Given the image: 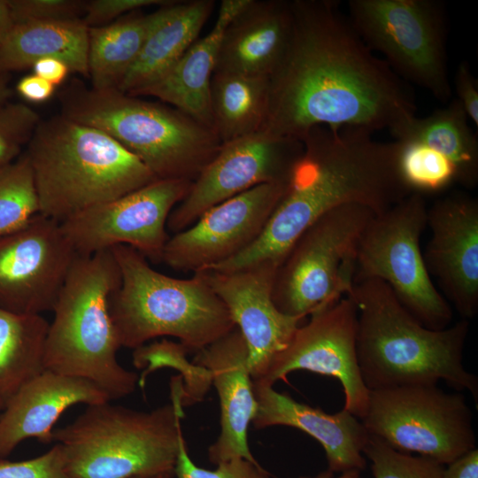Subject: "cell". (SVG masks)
Returning a JSON list of instances; mask_svg holds the SVG:
<instances>
[{
  "mask_svg": "<svg viewBox=\"0 0 478 478\" xmlns=\"http://www.w3.org/2000/svg\"><path fill=\"white\" fill-rule=\"evenodd\" d=\"M285 52L268 77L261 129L301 141L317 126L388 129L415 115L413 95L363 42L335 0H291Z\"/></svg>",
  "mask_w": 478,
  "mask_h": 478,
  "instance_id": "obj_1",
  "label": "cell"
},
{
  "mask_svg": "<svg viewBox=\"0 0 478 478\" xmlns=\"http://www.w3.org/2000/svg\"><path fill=\"white\" fill-rule=\"evenodd\" d=\"M372 135L351 127L311 128L260 236L213 268L231 271L261 261L280 266L297 239L327 212L359 204L378 215L412 194L398 170L397 143L376 141Z\"/></svg>",
  "mask_w": 478,
  "mask_h": 478,
  "instance_id": "obj_2",
  "label": "cell"
},
{
  "mask_svg": "<svg viewBox=\"0 0 478 478\" xmlns=\"http://www.w3.org/2000/svg\"><path fill=\"white\" fill-rule=\"evenodd\" d=\"M358 314L357 356L369 390L443 381L478 403V378L463 364L466 320L433 330L420 324L380 280L354 283L346 296Z\"/></svg>",
  "mask_w": 478,
  "mask_h": 478,
  "instance_id": "obj_3",
  "label": "cell"
},
{
  "mask_svg": "<svg viewBox=\"0 0 478 478\" xmlns=\"http://www.w3.org/2000/svg\"><path fill=\"white\" fill-rule=\"evenodd\" d=\"M25 153L40 214L59 223L158 180L112 137L61 114L41 120Z\"/></svg>",
  "mask_w": 478,
  "mask_h": 478,
  "instance_id": "obj_4",
  "label": "cell"
},
{
  "mask_svg": "<svg viewBox=\"0 0 478 478\" xmlns=\"http://www.w3.org/2000/svg\"><path fill=\"white\" fill-rule=\"evenodd\" d=\"M58 98L61 115L104 132L158 179L193 182L222 144L213 129L176 108L117 89H96L75 78Z\"/></svg>",
  "mask_w": 478,
  "mask_h": 478,
  "instance_id": "obj_5",
  "label": "cell"
},
{
  "mask_svg": "<svg viewBox=\"0 0 478 478\" xmlns=\"http://www.w3.org/2000/svg\"><path fill=\"white\" fill-rule=\"evenodd\" d=\"M120 284L112 250L78 255L52 309L44 351L46 370L90 381L111 400L130 395L138 383L136 373L117 359L109 300Z\"/></svg>",
  "mask_w": 478,
  "mask_h": 478,
  "instance_id": "obj_6",
  "label": "cell"
},
{
  "mask_svg": "<svg viewBox=\"0 0 478 478\" xmlns=\"http://www.w3.org/2000/svg\"><path fill=\"white\" fill-rule=\"evenodd\" d=\"M183 386L175 377L171 402L150 412L108 402L88 405L53 430L70 478H137L173 472L183 436Z\"/></svg>",
  "mask_w": 478,
  "mask_h": 478,
  "instance_id": "obj_7",
  "label": "cell"
},
{
  "mask_svg": "<svg viewBox=\"0 0 478 478\" xmlns=\"http://www.w3.org/2000/svg\"><path fill=\"white\" fill-rule=\"evenodd\" d=\"M120 272L109 311L120 347L137 349L150 339L171 336L198 352L236 326L226 305L197 273L178 279L153 269L127 245L111 249Z\"/></svg>",
  "mask_w": 478,
  "mask_h": 478,
  "instance_id": "obj_8",
  "label": "cell"
},
{
  "mask_svg": "<svg viewBox=\"0 0 478 478\" xmlns=\"http://www.w3.org/2000/svg\"><path fill=\"white\" fill-rule=\"evenodd\" d=\"M374 215L365 206L345 204L312 223L278 267L272 293L276 308L304 319L346 297L354 284L359 240Z\"/></svg>",
  "mask_w": 478,
  "mask_h": 478,
  "instance_id": "obj_9",
  "label": "cell"
},
{
  "mask_svg": "<svg viewBox=\"0 0 478 478\" xmlns=\"http://www.w3.org/2000/svg\"><path fill=\"white\" fill-rule=\"evenodd\" d=\"M428 208L422 195L412 193L372 218L358 243L354 283L384 281L420 324L441 330L451 324L453 312L433 283L420 248Z\"/></svg>",
  "mask_w": 478,
  "mask_h": 478,
  "instance_id": "obj_10",
  "label": "cell"
},
{
  "mask_svg": "<svg viewBox=\"0 0 478 478\" xmlns=\"http://www.w3.org/2000/svg\"><path fill=\"white\" fill-rule=\"evenodd\" d=\"M349 20L402 80L441 102L451 96L444 4L436 0H349Z\"/></svg>",
  "mask_w": 478,
  "mask_h": 478,
  "instance_id": "obj_11",
  "label": "cell"
},
{
  "mask_svg": "<svg viewBox=\"0 0 478 478\" xmlns=\"http://www.w3.org/2000/svg\"><path fill=\"white\" fill-rule=\"evenodd\" d=\"M367 433L402 452L417 453L443 466L476 448L473 414L459 391L436 384L370 390Z\"/></svg>",
  "mask_w": 478,
  "mask_h": 478,
  "instance_id": "obj_12",
  "label": "cell"
},
{
  "mask_svg": "<svg viewBox=\"0 0 478 478\" xmlns=\"http://www.w3.org/2000/svg\"><path fill=\"white\" fill-rule=\"evenodd\" d=\"M192 182L158 179L113 200L90 207L61 222L73 250L89 256L127 245L161 262L169 238L166 223Z\"/></svg>",
  "mask_w": 478,
  "mask_h": 478,
  "instance_id": "obj_13",
  "label": "cell"
},
{
  "mask_svg": "<svg viewBox=\"0 0 478 478\" xmlns=\"http://www.w3.org/2000/svg\"><path fill=\"white\" fill-rule=\"evenodd\" d=\"M302 151L301 141L263 129L222 143L170 213L167 231L186 229L212 206L256 186L287 182Z\"/></svg>",
  "mask_w": 478,
  "mask_h": 478,
  "instance_id": "obj_14",
  "label": "cell"
},
{
  "mask_svg": "<svg viewBox=\"0 0 478 478\" xmlns=\"http://www.w3.org/2000/svg\"><path fill=\"white\" fill-rule=\"evenodd\" d=\"M296 330L288 346L271 362L256 383L274 386L297 370L335 377L344 393V406L360 420L366 412L370 390L365 385L357 356L358 314L354 303L343 297L310 315Z\"/></svg>",
  "mask_w": 478,
  "mask_h": 478,
  "instance_id": "obj_15",
  "label": "cell"
},
{
  "mask_svg": "<svg viewBox=\"0 0 478 478\" xmlns=\"http://www.w3.org/2000/svg\"><path fill=\"white\" fill-rule=\"evenodd\" d=\"M287 183L261 184L212 206L169 236L161 262L173 270L197 273L235 258L260 236Z\"/></svg>",
  "mask_w": 478,
  "mask_h": 478,
  "instance_id": "obj_16",
  "label": "cell"
},
{
  "mask_svg": "<svg viewBox=\"0 0 478 478\" xmlns=\"http://www.w3.org/2000/svg\"><path fill=\"white\" fill-rule=\"evenodd\" d=\"M77 257L60 223L42 214L0 237V307L20 314L52 312Z\"/></svg>",
  "mask_w": 478,
  "mask_h": 478,
  "instance_id": "obj_17",
  "label": "cell"
},
{
  "mask_svg": "<svg viewBox=\"0 0 478 478\" xmlns=\"http://www.w3.org/2000/svg\"><path fill=\"white\" fill-rule=\"evenodd\" d=\"M279 266L261 261L231 271L199 272L226 305L248 347V369L259 381L289 343L303 319L280 312L272 297Z\"/></svg>",
  "mask_w": 478,
  "mask_h": 478,
  "instance_id": "obj_18",
  "label": "cell"
},
{
  "mask_svg": "<svg viewBox=\"0 0 478 478\" xmlns=\"http://www.w3.org/2000/svg\"><path fill=\"white\" fill-rule=\"evenodd\" d=\"M427 269L463 320L478 312V200L456 192L428 208ZM444 297V298H445Z\"/></svg>",
  "mask_w": 478,
  "mask_h": 478,
  "instance_id": "obj_19",
  "label": "cell"
},
{
  "mask_svg": "<svg viewBox=\"0 0 478 478\" xmlns=\"http://www.w3.org/2000/svg\"><path fill=\"white\" fill-rule=\"evenodd\" d=\"M248 347L235 327L197 352L193 364L206 369L220 404V433L208 448L213 465L235 458L258 463L251 452L248 428L257 411L252 379L248 369Z\"/></svg>",
  "mask_w": 478,
  "mask_h": 478,
  "instance_id": "obj_20",
  "label": "cell"
},
{
  "mask_svg": "<svg viewBox=\"0 0 478 478\" xmlns=\"http://www.w3.org/2000/svg\"><path fill=\"white\" fill-rule=\"evenodd\" d=\"M258 411L251 422L257 429L273 426L296 428L320 443L328 470L360 472L366 461L363 449L369 434L359 419L348 411L329 414L320 408L294 400L273 386L253 382Z\"/></svg>",
  "mask_w": 478,
  "mask_h": 478,
  "instance_id": "obj_21",
  "label": "cell"
},
{
  "mask_svg": "<svg viewBox=\"0 0 478 478\" xmlns=\"http://www.w3.org/2000/svg\"><path fill=\"white\" fill-rule=\"evenodd\" d=\"M111 401L97 385L83 378L50 370L28 382L0 413V458L24 440L52 442L53 426L70 406Z\"/></svg>",
  "mask_w": 478,
  "mask_h": 478,
  "instance_id": "obj_22",
  "label": "cell"
},
{
  "mask_svg": "<svg viewBox=\"0 0 478 478\" xmlns=\"http://www.w3.org/2000/svg\"><path fill=\"white\" fill-rule=\"evenodd\" d=\"M291 28V0H246L222 34L214 73L268 78L285 52Z\"/></svg>",
  "mask_w": 478,
  "mask_h": 478,
  "instance_id": "obj_23",
  "label": "cell"
},
{
  "mask_svg": "<svg viewBox=\"0 0 478 478\" xmlns=\"http://www.w3.org/2000/svg\"><path fill=\"white\" fill-rule=\"evenodd\" d=\"M246 0H222L212 30L197 40L161 78L134 96H150L212 127L210 86L222 34Z\"/></svg>",
  "mask_w": 478,
  "mask_h": 478,
  "instance_id": "obj_24",
  "label": "cell"
},
{
  "mask_svg": "<svg viewBox=\"0 0 478 478\" xmlns=\"http://www.w3.org/2000/svg\"><path fill=\"white\" fill-rule=\"evenodd\" d=\"M215 6L213 0L170 1L157 19L118 89L134 96L168 72L197 41Z\"/></svg>",
  "mask_w": 478,
  "mask_h": 478,
  "instance_id": "obj_25",
  "label": "cell"
},
{
  "mask_svg": "<svg viewBox=\"0 0 478 478\" xmlns=\"http://www.w3.org/2000/svg\"><path fill=\"white\" fill-rule=\"evenodd\" d=\"M89 27L82 19L15 23L0 49V71L32 67L42 58H56L71 73L89 77Z\"/></svg>",
  "mask_w": 478,
  "mask_h": 478,
  "instance_id": "obj_26",
  "label": "cell"
},
{
  "mask_svg": "<svg viewBox=\"0 0 478 478\" xmlns=\"http://www.w3.org/2000/svg\"><path fill=\"white\" fill-rule=\"evenodd\" d=\"M460 103L424 118L414 117L393 137L423 143L445 156L455 166L457 183L472 189L478 183V139Z\"/></svg>",
  "mask_w": 478,
  "mask_h": 478,
  "instance_id": "obj_27",
  "label": "cell"
},
{
  "mask_svg": "<svg viewBox=\"0 0 478 478\" xmlns=\"http://www.w3.org/2000/svg\"><path fill=\"white\" fill-rule=\"evenodd\" d=\"M158 12H132L115 21L89 27L88 66L91 87L117 89L135 64Z\"/></svg>",
  "mask_w": 478,
  "mask_h": 478,
  "instance_id": "obj_28",
  "label": "cell"
},
{
  "mask_svg": "<svg viewBox=\"0 0 478 478\" xmlns=\"http://www.w3.org/2000/svg\"><path fill=\"white\" fill-rule=\"evenodd\" d=\"M49 322L0 307V412L44 366Z\"/></svg>",
  "mask_w": 478,
  "mask_h": 478,
  "instance_id": "obj_29",
  "label": "cell"
},
{
  "mask_svg": "<svg viewBox=\"0 0 478 478\" xmlns=\"http://www.w3.org/2000/svg\"><path fill=\"white\" fill-rule=\"evenodd\" d=\"M268 78L214 73L210 86L212 127L221 143L261 129L267 108Z\"/></svg>",
  "mask_w": 478,
  "mask_h": 478,
  "instance_id": "obj_30",
  "label": "cell"
},
{
  "mask_svg": "<svg viewBox=\"0 0 478 478\" xmlns=\"http://www.w3.org/2000/svg\"><path fill=\"white\" fill-rule=\"evenodd\" d=\"M40 214V204L30 161L22 153L0 166V237L27 225Z\"/></svg>",
  "mask_w": 478,
  "mask_h": 478,
  "instance_id": "obj_31",
  "label": "cell"
},
{
  "mask_svg": "<svg viewBox=\"0 0 478 478\" xmlns=\"http://www.w3.org/2000/svg\"><path fill=\"white\" fill-rule=\"evenodd\" d=\"M395 141L398 144V170L412 193L424 197L457 183L455 166L445 156L416 141Z\"/></svg>",
  "mask_w": 478,
  "mask_h": 478,
  "instance_id": "obj_32",
  "label": "cell"
},
{
  "mask_svg": "<svg viewBox=\"0 0 478 478\" xmlns=\"http://www.w3.org/2000/svg\"><path fill=\"white\" fill-rule=\"evenodd\" d=\"M363 454L371 462L374 478H442L444 466L422 456H412L369 435Z\"/></svg>",
  "mask_w": 478,
  "mask_h": 478,
  "instance_id": "obj_33",
  "label": "cell"
},
{
  "mask_svg": "<svg viewBox=\"0 0 478 478\" xmlns=\"http://www.w3.org/2000/svg\"><path fill=\"white\" fill-rule=\"evenodd\" d=\"M41 121L39 114L24 103L0 106V166L16 160Z\"/></svg>",
  "mask_w": 478,
  "mask_h": 478,
  "instance_id": "obj_34",
  "label": "cell"
},
{
  "mask_svg": "<svg viewBox=\"0 0 478 478\" xmlns=\"http://www.w3.org/2000/svg\"><path fill=\"white\" fill-rule=\"evenodd\" d=\"M214 470L197 466L189 455L183 436L173 468L174 478H270V474L259 463L235 458L216 465Z\"/></svg>",
  "mask_w": 478,
  "mask_h": 478,
  "instance_id": "obj_35",
  "label": "cell"
},
{
  "mask_svg": "<svg viewBox=\"0 0 478 478\" xmlns=\"http://www.w3.org/2000/svg\"><path fill=\"white\" fill-rule=\"evenodd\" d=\"M15 23L81 19L86 1L7 0Z\"/></svg>",
  "mask_w": 478,
  "mask_h": 478,
  "instance_id": "obj_36",
  "label": "cell"
},
{
  "mask_svg": "<svg viewBox=\"0 0 478 478\" xmlns=\"http://www.w3.org/2000/svg\"><path fill=\"white\" fill-rule=\"evenodd\" d=\"M0 478H70L62 450L56 443L41 456L21 461L0 458Z\"/></svg>",
  "mask_w": 478,
  "mask_h": 478,
  "instance_id": "obj_37",
  "label": "cell"
},
{
  "mask_svg": "<svg viewBox=\"0 0 478 478\" xmlns=\"http://www.w3.org/2000/svg\"><path fill=\"white\" fill-rule=\"evenodd\" d=\"M168 0H91L86 1L82 20L89 27L104 26L144 7L164 5Z\"/></svg>",
  "mask_w": 478,
  "mask_h": 478,
  "instance_id": "obj_38",
  "label": "cell"
},
{
  "mask_svg": "<svg viewBox=\"0 0 478 478\" xmlns=\"http://www.w3.org/2000/svg\"><path fill=\"white\" fill-rule=\"evenodd\" d=\"M456 99L462 105L469 120L478 127V83L467 62H461L454 75Z\"/></svg>",
  "mask_w": 478,
  "mask_h": 478,
  "instance_id": "obj_39",
  "label": "cell"
},
{
  "mask_svg": "<svg viewBox=\"0 0 478 478\" xmlns=\"http://www.w3.org/2000/svg\"><path fill=\"white\" fill-rule=\"evenodd\" d=\"M18 94L26 101L41 104L48 101L56 91V87L46 80L32 73L23 76L16 84Z\"/></svg>",
  "mask_w": 478,
  "mask_h": 478,
  "instance_id": "obj_40",
  "label": "cell"
},
{
  "mask_svg": "<svg viewBox=\"0 0 478 478\" xmlns=\"http://www.w3.org/2000/svg\"><path fill=\"white\" fill-rule=\"evenodd\" d=\"M31 68H33L35 74L50 82L55 87L61 85L71 73L66 63L56 58L39 59L33 64Z\"/></svg>",
  "mask_w": 478,
  "mask_h": 478,
  "instance_id": "obj_41",
  "label": "cell"
},
{
  "mask_svg": "<svg viewBox=\"0 0 478 478\" xmlns=\"http://www.w3.org/2000/svg\"><path fill=\"white\" fill-rule=\"evenodd\" d=\"M442 478H478V450L474 448L443 468Z\"/></svg>",
  "mask_w": 478,
  "mask_h": 478,
  "instance_id": "obj_42",
  "label": "cell"
},
{
  "mask_svg": "<svg viewBox=\"0 0 478 478\" xmlns=\"http://www.w3.org/2000/svg\"><path fill=\"white\" fill-rule=\"evenodd\" d=\"M14 26L7 0H0V49Z\"/></svg>",
  "mask_w": 478,
  "mask_h": 478,
  "instance_id": "obj_43",
  "label": "cell"
},
{
  "mask_svg": "<svg viewBox=\"0 0 478 478\" xmlns=\"http://www.w3.org/2000/svg\"><path fill=\"white\" fill-rule=\"evenodd\" d=\"M7 74L0 71V106L9 102L12 95Z\"/></svg>",
  "mask_w": 478,
  "mask_h": 478,
  "instance_id": "obj_44",
  "label": "cell"
},
{
  "mask_svg": "<svg viewBox=\"0 0 478 478\" xmlns=\"http://www.w3.org/2000/svg\"><path fill=\"white\" fill-rule=\"evenodd\" d=\"M359 473L358 471H349L335 476L333 472L327 469L317 474L314 478H359Z\"/></svg>",
  "mask_w": 478,
  "mask_h": 478,
  "instance_id": "obj_45",
  "label": "cell"
},
{
  "mask_svg": "<svg viewBox=\"0 0 478 478\" xmlns=\"http://www.w3.org/2000/svg\"><path fill=\"white\" fill-rule=\"evenodd\" d=\"M137 478H174V475H173V472H166V473L158 474L154 475L137 477Z\"/></svg>",
  "mask_w": 478,
  "mask_h": 478,
  "instance_id": "obj_46",
  "label": "cell"
}]
</instances>
